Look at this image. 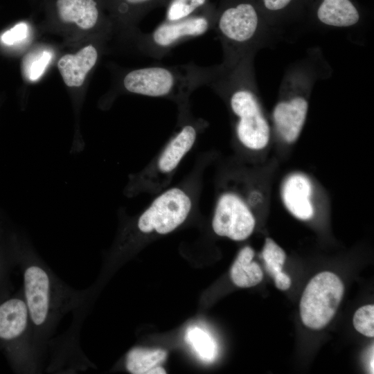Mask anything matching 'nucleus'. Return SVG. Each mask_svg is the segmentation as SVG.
Returning a JSON list of instances; mask_svg holds the SVG:
<instances>
[{
    "label": "nucleus",
    "instance_id": "nucleus-1",
    "mask_svg": "<svg viewBox=\"0 0 374 374\" xmlns=\"http://www.w3.org/2000/svg\"><path fill=\"white\" fill-rule=\"evenodd\" d=\"M254 55L224 58L220 64L208 66L206 85L226 103L238 143L247 150L260 151L268 145L271 130L258 96Z\"/></svg>",
    "mask_w": 374,
    "mask_h": 374
},
{
    "label": "nucleus",
    "instance_id": "nucleus-2",
    "mask_svg": "<svg viewBox=\"0 0 374 374\" xmlns=\"http://www.w3.org/2000/svg\"><path fill=\"white\" fill-rule=\"evenodd\" d=\"M208 66L193 62L173 66L154 65L127 72L122 84L131 93L170 100L181 107L197 88L206 84Z\"/></svg>",
    "mask_w": 374,
    "mask_h": 374
},
{
    "label": "nucleus",
    "instance_id": "nucleus-3",
    "mask_svg": "<svg viewBox=\"0 0 374 374\" xmlns=\"http://www.w3.org/2000/svg\"><path fill=\"white\" fill-rule=\"evenodd\" d=\"M179 109V129L145 168L129 177L124 190L126 196L160 193L170 183L180 162L204 129L205 121L193 118L189 112V105Z\"/></svg>",
    "mask_w": 374,
    "mask_h": 374
},
{
    "label": "nucleus",
    "instance_id": "nucleus-4",
    "mask_svg": "<svg viewBox=\"0 0 374 374\" xmlns=\"http://www.w3.org/2000/svg\"><path fill=\"white\" fill-rule=\"evenodd\" d=\"M267 25L253 0H224L216 8L213 25L224 58L256 53L270 30Z\"/></svg>",
    "mask_w": 374,
    "mask_h": 374
},
{
    "label": "nucleus",
    "instance_id": "nucleus-5",
    "mask_svg": "<svg viewBox=\"0 0 374 374\" xmlns=\"http://www.w3.org/2000/svg\"><path fill=\"white\" fill-rule=\"evenodd\" d=\"M195 189L175 186L160 193L142 212L136 228L142 234L165 235L173 231L188 217L195 205Z\"/></svg>",
    "mask_w": 374,
    "mask_h": 374
},
{
    "label": "nucleus",
    "instance_id": "nucleus-6",
    "mask_svg": "<svg viewBox=\"0 0 374 374\" xmlns=\"http://www.w3.org/2000/svg\"><path fill=\"white\" fill-rule=\"evenodd\" d=\"M216 8L210 4L187 18L163 21L151 33L141 37L142 51L152 58L161 59L174 47L213 29Z\"/></svg>",
    "mask_w": 374,
    "mask_h": 374
},
{
    "label": "nucleus",
    "instance_id": "nucleus-7",
    "mask_svg": "<svg viewBox=\"0 0 374 374\" xmlns=\"http://www.w3.org/2000/svg\"><path fill=\"white\" fill-rule=\"evenodd\" d=\"M344 291L342 281L332 272L323 271L314 276L305 287L300 302L303 324L313 330L324 328L336 313Z\"/></svg>",
    "mask_w": 374,
    "mask_h": 374
},
{
    "label": "nucleus",
    "instance_id": "nucleus-8",
    "mask_svg": "<svg viewBox=\"0 0 374 374\" xmlns=\"http://www.w3.org/2000/svg\"><path fill=\"white\" fill-rule=\"evenodd\" d=\"M255 226L253 213L242 196L233 191H226L219 196L212 220L215 234L242 241L251 235Z\"/></svg>",
    "mask_w": 374,
    "mask_h": 374
},
{
    "label": "nucleus",
    "instance_id": "nucleus-9",
    "mask_svg": "<svg viewBox=\"0 0 374 374\" xmlns=\"http://www.w3.org/2000/svg\"><path fill=\"white\" fill-rule=\"evenodd\" d=\"M24 288L30 322L37 328L47 324L53 305L51 277L44 268L30 264L24 272Z\"/></svg>",
    "mask_w": 374,
    "mask_h": 374
},
{
    "label": "nucleus",
    "instance_id": "nucleus-10",
    "mask_svg": "<svg viewBox=\"0 0 374 374\" xmlns=\"http://www.w3.org/2000/svg\"><path fill=\"white\" fill-rule=\"evenodd\" d=\"M312 190L311 181L301 173H293L283 181L281 188L283 203L295 217L308 220L313 217Z\"/></svg>",
    "mask_w": 374,
    "mask_h": 374
},
{
    "label": "nucleus",
    "instance_id": "nucleus-11",
    "mask_svg": "<svg viewBox=\"0 0 374 374\" xmlns=\"http://www.w3.org/2000/svg\"><path fill=\"white\" fill-rule=\"evenodd\" d=\"M319 24L331 28H350L361 21L360 12L351 0H318L314 9Z\"/></svg>",
    "mask_w": 374,
    "mask_h": 374
},
{
    "label": "nucleus",
    "instance_id": "nucleus-12",
    "mask_svg": "<svg viewBox=\"0 0 374 374\" xmlns=\"http://www.w3.org/2000/svg\"><path fill=\"white\" fill-rule=\"evenodd\" d=\"M98 51L89 44L75 54H66L57 62V68L64 83L70 87L82 85L87 74L96 64Z\"/></svg>",
    "mask_w": 374,
    "mask_h": 374
},
{
    "label": "nucleus",
    "instance_id": "nucleus-13",
    "mask_svg": "<svg viewBox=\"0 0 374 374\" xmlns=\"http://www.w3.org/2000/svg\"><path fill=\"white\" fill-rule=\"evenodd\" d=\"M30 322L25 301L11 299L0 305V338L12 340L21 336Z\"/></svg>",
    "mask_w": 374,
    "mask_h": 374
},
{
    "label": "nucleus",
    "instance_id": "nucleus-14",
    "mask_svg": "<svg viewBox=\"0 0 374 374\" xmlns=\"http://www.w3.org/2000/svg\"><path fill=\"white\" fill-rule=\"evenodd\" d=\"M57 10L64 23H75L79 28H93L99 19V10L95 0H57Z\"/></svg>",
    "mask_w": 374,
    "mask_h": 374
},
{
    "label": "nucleus",
    "instance_id": "nucleus-15",
    "mask_svg": "<svg viewBox=\"0 0 374 374\" xmlns=\"http://www.w3.org/2000/svg\"><path fill=\"white\" fill-rule=\"evenodd\" d=\"M167 353L162 349L135 348L126 356V368L133 374H164L160 365L166 360Z\"/></svg>",
    "mask_w": 374,
    "mask_h": 374
},
{
    "label": "nucleus",
    "instance_id": "nucleus-16",
    "mask_svg": "<svg viewBox=\"0 0 374 374\" xmlns=\"http://www.w3.org/2000/svg\"><path fill=\"white\" fill-rule=\"evenodd\" d=\"M254 251L249 246L243 247L238 253L231 269V278L240 287H250L261 282L263 273L260 266L253 262Z\"/></svg>",
    "mask_w": 374,
    "mask_h": 374
},
{
    "label": "nucleus",
    "instance_id": "nucleus-17",
    "mask_svg": "<svg viewBox=\"0 0 374 374\" xmlns=\"http://www.w3.org/2000/svg\"><path fill=\"white\" fill-rule=\"evenodd\" d=\"M185 338L200 359L208 363L214 361L217 354V347L208 332L193 326L187 330Z\"/></svg>",
    "mask_w": 374,
    "mask_h": 374
},
{
    "label": "nucleus",
    "instance_id": "nucleus-18",
    "mask_svg": "<svg viewBox=\"0 0 374 374\" xmlns=\"http://www.w3.org/2000/svg\"><path fill=\"white\" fill-rule=\"evenodd\" d=\"M53 57L47 49H37L28 53L22 60L21 69L24 78L35 82L44 73Z\"/></svg>",
    "mask_w": 374,
    "mask_h": 374
},
{
    "label": "nucleus",
    "instance_id": "nucleus-19",
    "mask_svg": "<svg viewBox=\"0 0 374 374\" xmlns=\"http://www.w3.org/2000/svg\"><path fill=\"white\" fill-rule=\"evenodd\" d=\"M210 4L209 0H168L164 20L172 21L187 18Z\"/></svg>",
    "mask_w": 374,
    "mask_h": 374
},
{
    "label": "nucleus",
    "instance_id": "nucleus-20",
    "mask_svg": "<svg viewBox=\"0 0 374 374\" xmlns=\"http://www.w3.org/2000/svg\"><path fill=\"white\" fill-rule=\"evenodd\" d=\"M262 257L268 273L273 277L282 271L286 254L271 238H267L262 251Z\"/></svg>",
    "mask_w": 374,
    "mask_h": 374
},
{
    "label": "nucleus",
    "instance_id": "nucleus-21",
    "mask_svg": "<svg viewBox=\"0 0 374 374\" xmlns=\"http://www.w3.org/2000/svg\"><path fill=\"white\" fill-rule=\"evenodd\" d=\"M355 328L361 334L368 337H374V306L364 305L359 308L353 316Z\"/></svg>",
    "mask_w": 374,
    "mask_h": 374
},
{
    "label": "nucleus",
    "instance_id": "nucleus-22",
    "mask_svg": "<svg viewBox=\"0 0 374 374\" xmlns=\"http://www.w3.org/2000/svg\"><path fill=\"white\" fill-rule=\"evenodd\" d=\"M28 33V26L25 23H19L3 33L1 39L5 44L13 45L26 38Z\"/></svg>",
    "mask_w": 374,
    "mask_h": 374
},
{
    "label": "nucleus",
    "instance_id": "nucleus-23",
    "mask_svg": "<svg viewBox=\"0 0 374 374\" xmlns=\"http://www.w3.org/2000/svg\"><path fill=\"white\" fill-rule=\"evenodd\" d=\"M294 0H258V7L269 15H277L287 9Z\"/></svg>",
    "mask_w": 374,
    "mask_h": 374
},
{
    "label": "nucleus",
    "instance_id": "nucleus-24",
    "mask_svg": "<svg viewBox=\"0 0 374 374\" xmlns=\"http://www.w3.org/2000/svg\"><path fill=\"white\" fill-rule=\"evenodd\" d=\"M275 285L280 290H286L291 285V279L286 274L282 271L276 274L274 276Z\"/></svg>",
    "mask_w": 374,
    "mask_h": 374
},
{
    "label": "nucleus",
    "instance_id": "nucleus-25",
    "mask_svg": "<svg viewBox=\"0 0 374 374\" xmlns=\"http://www.w3.org/2000/svg\"><path fill=\"white\" fill-rule=\"evenodd\" d=\"M262 199L261 193L257 190H253L249 192L246 202L251 207L255 205H259L262 202Z\"/></svg>",
    "mask_w": 374,
    "mask_h": 374
}]
</instances>
